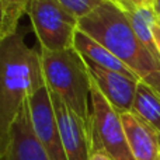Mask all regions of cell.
<instances>
[{
    "label": "cell",
    "instance_id": "1",
    "mask_svg": "<svg viewBox=\"0 0 160 160\" xmlns=\"http://www.w3.org/2000/svg\"><path fill=\"white\" fill-rule=\"evenodd\" d=\"M45 86L39 51L28 47L20 32L0 41V156L24 102Z\"/></svg>",
    "mask_w": 160,
    "mask_h": 160
},
{
    "label": "cell",
    "instance_id": "2",
    "mask_svg": "<svg viewBox=\"0 0 160 160\" xmlns=\"http://www.w3.org/2000/svg\"><path fill=\"white\" fill-rule=\"evenodd\" d=\"M79 30L102 44L160 96V62L139 41L125 11L111 0L79 20Z\"/></svg>",
    "mask_w": 160,
    "mask_h": 160
},
{
    "label": "cell",
    "instance_id": "3",
    "mask_svg": "<svg viewBox=\"0 0 160 160\" xmlns=\"http://www.w3.org/2000/svg\"><path fill=\"white\" fill-rule=\"evenodd\" d=\"M45 86L90 127L91 82L86 59L75 49L48 51L39 48Z\"/></svg>",
    "mask_w": 160,
    "mask_h": 160
},
{
    "label": "cell",
    "instance_id": "4",
    "mask_svg": "<svg viewBox=\"0 0 160 160\" xmlns=\"http://www.w3.org/2000/svg\"><path fill=\"white\" fill-rule=\"evenodd\" d=\"M39 48L65 51L73 48L79 20L53 0H30L27 7Z\"/></svg>",
    "mask_w": 160,
    "mask_h": 160
},
{
    "label": "cell",
    "instance_id": "5",
    "mask_svg": "<svg viewBox=\"0 0 160 160\" xmlns=\"http://www.w3.org/2000/svg\"><path fill=\"white\" fill-rule=\"evenodd\" d=\"M91 153L102 150L114 160H135L129 150L121 115L93 84L90 114Z\"/></svg>",
    "mask_w": 160,
    "mask_h": 160
},
{
    "label": "cell",
    "instance_id": "6",
    "mask_svg": "<svg viewBox=\"0 0 160 160\" xmlns=\"http://www.w3.org/2000/svg\"><path fill=\"white\" fill-rule=\"evenodd\" d=\"M28 102L34 132L47 155L51 160H68L59 132L56 114L51 100V93L47 86L35 91L28 98Z\"/></svg>",
    "mask_w": 160,
    "mask_h": 160
},
{
    "label": "cell",
    "instance_id": "7",
    "mask_svg": "<svg viewBox=\"0 0 160 160\" xmlns=\"http://www.w3.org/2000/svg\"><path fill=\"white\" fill-rule=\"evenodd\" d=\"M51 100L68 160H88L91 156L90 127L55 94L51 93Z\"/></svg>",
    "mask_w": 160,
    "mask_h": 160
},
{
    "label": "cell",
    "instance_id": "8",
    "mask_svg": "<svg viewBox=\"0 0 160 160\" xmlns=\"http://www.w3.org/2000/svg\"><path fill=\"white\" fill-rule=\"evenodd\" d=\"M90 70L91 82L105 100L119 114L132 111L139 80L131 79L121 73L107 70L86 61Z\"/></svg>",
    "mask_w": 160,
    "mask_h": 160
},
{
    "label": "cell",
    "instance_id": "9",
    "mask_svg": "<svg viewBox=\"0 0 160 160\" xmlns=\"http://www.w3.org/2000/svg\"><path fill=\"white\" fill-rule=\"evenodd\" d=\"M0 160H51L34 132L28 100L13 124L10 143Z\"/></svg>",
    "mask_w": 160,
    "mask_h": 160
},
{
    "label": "cell",
    "instance_id": "10",
    "mask_svg": "<svg viewBox=\"0 0 160 160\" xmlns=\"http://www.w3.org/2000/svg\"><path fill=\"white\" fill-rule=\"evenodd\" d=\"M135 160H160V132L135 112L119 114Z\"/></svg>",
    "mask_w": 160,
    "mask_h": 160
},
{
    "label": "cell",
    "instance_id": "11",
    "mask_svg": "<svg viewBox=\"0 0 160 160\" xmlns=\"http://www.w3.org/2000/svg\"><path fill=\"white\" fill-rule=\"evenodd\" d=\"M73 48L86 59V61L91 62V63L97 65V66L107 70H112V72L121 73L124 76H128L131 79H136V75L127 68L115 55L110 52L102 44L97 42L96 39H93L90 35H87L86 32H83L82 30L76 31L75 34V41H73ZM141 82V80H139Z\"/></svg>",
    "mask_w": 160,
    "mask_h": 160
},
{
    "label": "cell",
    "instance_id": "12",
    "mask_svg": "<svg viewBox=\"0 0 160 160\" xmlns=\"http://www.w3.org/2000/svg\"><path fill=\"white\" fill-rule=\"evenodd\" d=\"M127 14L128 20H129L131 25H132L133 31H135L136 37L139 41L148 48L150 53L156 58V61L160 62V52L156 45L155 37H153L152 24L156 20V13L153 7H148V6H131V7L122 8Z\"/></svg>",
    "mask_w": 160,
    "mask_h": 160
},
{
    "label": "cell",
    "instance_id": "13",
    "mask_svg": "<svg viewBox=\"0 0 160 160\" xmlns=\"http://www.w3.org/2000/svg\"><path fill=\"white\" fill-rule=\"evenodd\" d=\"M132 112L160 132V96L143 82L138 83Z\"/></svg>",
    "mask_w": 160,
    "mask_h": 160
},
{
    "label": "cell",
    "instance_id": "14",
    "mask_svg": "<svg viewBox=\"0 0 160 160\" xmlns=\"http://www.w3.org/2000/svg\"><path fill=\"white\" fill-rule=\"evenodd\" d=\"M53 2L58 3L63 10H66L73 17L80 20L96 10L102 3V0H53Z\"/></svg>",
    "mask_w": 160,
    "mask_h": 160
},
{
    "label": "cell",
    "instance_id": "15",
    "mask_svg": "<svg viewBox=\"0 0 160 160\" xmlns=\"http://www.w3.org/2000/svg\"><path fill=\"white\" fill-rule=\"evenodd\" d=\"M20 17L8 7L4 0H0V39L13 35L18 31Z\"/></svg>",
    "mask_w": 160,
    "mask_h": 160
},
{
    "label": "cell",
    "instance_id": "16",
    "mask_svg": "<svg viewBox=\"0 0 160 160\" xmlns=\"http://www.w3.org/2000/svg\"><path fill=\"white\" fill-rule=\"evenodd\" d=\"M152 31H153V37H155L156 45H158V49L160 52V18H159V17H156V20L153 21Z\"/></svg>",
    "mask_w": 160,
    "mask_h": 160
},
{
    "label": "cell",
    "instance_id": "17",
    "mask_svg": "<svg viewBox=\"0 0 160 160\" xmlns=\"http://www.w3.org/2000/svg\"><path fill=\"white\" fill-rule=\"evenodd\" d=\"M111 2L115 3L121 8H127V7H131V6H143L142 0H111Z\"/></svg>",
    "mask_w": 160,
    "mask_h": 160
},
{
    "label": "cell",
    "instance_id": "18",
    "mask_svg": "<svg viewBox=\"0 0 160 160\" xmlns=\"http://www.w3.org/2000/svg\"><path fill=\"white\" fill-rule=\"evenodd\" d=\"M88 160H114L108 153L102 152V150H98V152L91 153V156L88 158Z\"/></svg>",
    "mask_w": 160,
    "mask_h": 160
},
{
    "label": "cell",
    "instance_id": "19",
    "mask_svg": "<svg viewBox=\"0 0 160 160\" xmlns=\"http://www.w3.org/2000/svg\"><path fill=\"white\" fill-rule=\"evenodd\" d=\"M153 10H155L156 16L160 18V0H155V4H153Z\"/></svg>",
    "mask_w": 160,
    "mask_h": 160
},
{
    "label": "cell",
    "instance_id": "20",
    "mask_svg": "<svg viewBox=\"0 0 160 160\" xmlns=\"http://www.w3.org/2000/svg\"><path fill=\"white\" fill-rule=\"evenodd\" d=\"M142 4L148 6V7H153V4H155V0H142Z\"/></svg>",
    "mask_w": 160,
    "mask_h": 160
},
{
    "label": "cell",
    "instance_id": "21",
    "mask_svg": "<svg viewBox=\"0 0 160 160\" xmlns=\"http://www.w3.org/2000/svg\"><path fill=\"white\" fill-rule=\"evenodd\" d=\"M0 41H2V39H0Z\"/></svg>",
    "mask_w": 160,
    "mask_h": 160
}]
</instances>
